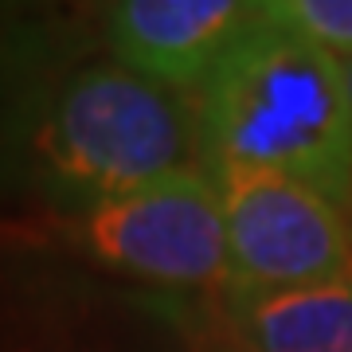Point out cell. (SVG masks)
Listing matches in <instances>:
<instances>
[{"mask_svg": "<svg viewBox=\"0 0 352 352\" xmlns=\"http://www.w3.org/2000/svg\"><path fill=\"white\" fill-rule=\"evenodd\" d=\"M78 251L98 266L161 289H227V219L204 168L173 173L71 219Z\"/></svg>", "mask_w": 352, "mask_h": 352, "instance_id": "obj_3", "label": "cell"}, {"mask_svg": "<svg viewBox=\"0 0 352 352\" xmlns=\"http://www.w3.org/2000/svg\"><path fill=\"white\" fill-rule=\"evenodd\" d=\"M239 352H352V278L302 289H219Z\"/></svg>", "mask_w": 352, "mask_h": 352, "instance_id": "obj_6", "label": "cell"}, {"mask_svg": "<svg viewBox=\"0 0 352 352\" xmlns=\"http://www.w3.org/2000/svg\"><path fill=\"white\" fill-rule=\"evenodd\" d=\"M258 20V0H110L106 47L118 63L196 94Z\"/></svg>", "mask_w": 352, "mask_h": 352, "instance_id": "obj_5", "label": "cell"}, {"mask_svg": "<svg viewBox=\"0 0 352 352\" xmlns=\"http://www.w3.org/2000/svg\"><path fill=\"white\" fill-rule=\"evenodd\" d=\"M258 8L266 20L352 59V0H258Z\"/></svg>", "mask_w": 352, "mask_h": 352, "instance_id": "obj_7", "label": "cell"}, {"mask_svg": "<svg viewBox=\"0 0 352 352\" xmlns=\"http://www.w3.org/2000/svg\"><path fill=\"white\" fill-rule=\"evenodd\" d=\"M192 98L208 176L278 173L352 212V87L340 55L263 16Z\"/></svg>", "mask_w": 352, "mask_h": 352, "instance_id": "obj_1", "label": "cell"}, {"mask_svg": "<svg viewBox=\"0 0 352 352\" xmlns=\"http://www.w3.org/2000/svg\"><path fill=\"white\" fill-rule=\"evenodd\" d=\"M212 180L227 219V289L270 294L352 278V212L278 173L219 168Z\"/></svg>", "mask_w": 352, "mask_h": 352, "instance_id": "obj_4", "label": "cell"}, {"mask_svg": "<svg viewBox=\"0 0 352 352\" xmlns=\"http://www.w3.org/2000/svg\"><path fill=\"white\" fill-rule=\"evenodd\" d=\"M188 168H200L196 98L118 59L71 71L32 126V176L71 215Z\"/></svg>", "mask_w": 352, "mask_h": 352, "instance_id": "obj_2", "label": "cell"}, {"mask_svg": "<svg viewBox=\"0 0 352 352\" xmlns=\"http://www.w3.org/2000/svg\"><path fill=\"white\" fill-rule=\"evenodd\" d=\"M344 71H349V87H352V59H344Z\"/></svg>", "mask_w": 352, "mask_h": 352, "instance_id": "obj_8", "label": "cell"}]
</instances>
